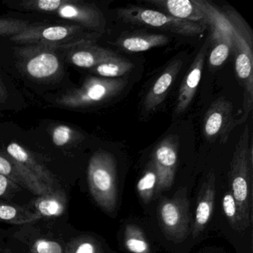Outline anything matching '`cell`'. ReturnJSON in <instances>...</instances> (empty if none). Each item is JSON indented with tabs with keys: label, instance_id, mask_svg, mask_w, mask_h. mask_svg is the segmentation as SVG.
<instances>
[{
	"label": "cell",
	"instance_id": "obj_10",
	"mask_svg": "<svg viewBox=\"0 0 253 253\" xmlns=\"http://www.w3.org/2000/svg\"><path fill=\"white\" fill-rule=\"evenodd\" d=\"M215 196V176L211 171L201 186L197 201L195 221L192 225V233L197 238L208 224L214 207Z\"/></svg>",
	"mask_w": 253,
	"mask_h": 253
},
{
	"label": "cell",
	"instance_id": "obj_13",
	"mask_svg": "<svg viewBox=\"0 0 253 253\" xmlns=\"http://www.w3.org/2000/svg\"><path fill=\"white\" fill-rule=\"evenodd\" d=\"M147 2L174 18L206 23L204 14L194 0H149Z\"/></svg>",
	"mask_w": 253,
	"mask_h": 253
},
{
	"label": "cell",
	"instance_id": "obj_3",
	"mask_svg": "<svg viewBox=\"0 0 253 253\" xmlns=\"http://www.w3.org/2000/svg\"><path fill=\"white\" fill-rule=\"evenodd\" d=\"M118 16L127 23L150 26L186 36L201 35L205 31L204 23H193L174 18L165 13L137 6L118 10Z\"/></svg>",
	"mask_w": 253,
	"mask_h": 253
},
{
	"label": "cell",
	"instance_id": "obj_16",
	"mask_svg": "<svg viewBox=\"0 0 253 253\" xmlns=\"http://www.w3.org/2000/svg\"><path fill=\"white\" fill-rule=\"evenodd\" d=\"M158 186V175L152 161H149L137 182V189L139 196L144 204H149L156 195Z\"/></svg>",
	"mask_w": 253,
	"mask_h": 253
},
{
	"label": "cell",
	"instance_id": "obj_19",
	"mask_svg": "<svg viewBox=\"0 0 253 253\" xmlns=\"http://www.w3.org/2000/svg\"><path fill=\"white\" fill-rule=\"evenodd\" d=\"M124 243L128 251L132 253H150V246L141 229L134 224L127 225Z\"/></svg>",
	"mask_w": 253,
	"mask_h": 253
},
{
	"label": "cell",
	"instance_id": "obj_1",
	"mask_svg": "<svg viewBox=\"0 0 253 253\" xmlns=\"http://www.w3.org/2000/svg\"><path fill=\"white\" fill-rule=\"evenodd\" d=\"M253 169V146H250V128L247 125L235 148L229 172L230 192L247 228L252 223Z\"/></svg>",
	"mask_w": 253,
	"mask_h": 253
},
{
	"label": "cell",
	"instance_id": "obj_12",
	"mask_svg": "<svg viewBox=\"0 0 253 253\" xmlns=\"http://www.w3.org/2000/svg\"><path fill=\"white\" fill-rule=\"evenodd\" d=\"M181 60H174L160 75L145 97L143 108L146 112L155 110L164 102L182 67Z\"/></svg>",
	"mask_w": 253,
	"mask_h": 253
},
{
	"label": "cell",
	"instance_id": "obj_8",
	"mask_svg": "<svg viewBox=\"0 0 253 253\" xmlns=\"http://www.w3.org/2000/svg\"><path fill=\"white\" fill-rule=\"evenodd\" d=\"M232 106L225 98L216 100L207 111L204 122V133L209 140L220 137L221 141L227 137L232 121Z\"/></svg>",
	"mask_w": 253,
	"mask_h": 253
},
{
	"label": "cell",
	"instance_id": "obj_27",
	"mask_svg": "<svg viewBox=\"0 0 253 253\" xmlns=\"http://www.w3.org/2000/svg\"><path fill=\"white\" fill-rule=\"evenodd\" d=\"M38 7L43 11H54L61 5L60 0H41L38 2Z\"/></svg>",
	"mask_w": 253,
	"mask_h": 253
},
{
	"label": "cell",
	"instance_id": "obj_7",
	"mask_svg": "<svg viewBox=\"0 0 253 253\" xmlns=\"http://www.w3.org/2000/svg\"><path fill=\"white\" fill-rule=\"evenodd\" d=\"M178 138L170 135L164 138L155 147L151 161L158 175L156 196L171 187L175 176L178 158Z\"/></svg>",
	"mask_w": 253,
	"mask_h": 253
},
{
	"label": "cell",
	"instance_id": "obj_18",
	"mask_svg": "<svg viewBox=\"0 0 253 253\" xmlns=\"http://www.w3.org/2000/svg\"><path fill=\"white\" fill-rule=\"evenodd\" d=\"M134 67V65L126 59L118 57L111 59L98 65L96 67V72L105 78H121L128 73Z\"/></svg>",
	"mask_w": 253,
	"mask_h": 253
},
{
	"label": "cell",
	"instance_id": "obj_5",
	"mask_svg": "<svg viewBox=\"0 0 253 253\" xmlns=\"http://www.w3.org/2000/svg\"><path fill=\"white\" fill-rule=\"evenodd\" d=\"M189 205L186 188L179 189L172 198H164L160 203L158 209L160 224L171 239L183 241L189 235Z\"/></svg>",
	"mask_w": 253,
	"mask_h": 253
},
{
	"label": "cell",
	"instance_id": "obj_2",
	"mask_svg": "<svg viewBox=\"0 0 253 253\" xmlns=\"http://www.w3.org/2000/svg\"><path fill=\"white\" fill-rule=\"evenodd\" d=\"M88 183L94 200L108 212H113L118 202L116 163L108 152L93 157L88 168Z\"/></svg>",
	"mask_w": 253,
	"mask_h": 253
},
{
	"label": "cell",
	"instance_id": "obj_6",
	"mask_svg": "<svg viewBox=\"0 0 253 253\" xmlns=\"http://www.w3.org/2000/svg\"><path fill=\"white\" fill-rule=\"evenodd\" d=\"M229 20L232 24V49H235V70L245 89V109L248 112L251 109L253 99V51L233 19Z\"/></svg>",
	"mask_w": 253,
	"mask_h": 253
},
{
	"label": "cell",
	"instance_id": "obj_14",
	"mask_svg": "<svg viewBox=\"0 0 253 253\" xmlns=\"http://www.w3.org/2000/svg\"><path fill=\"white\" fill-rule=\"evenodd\" d=\"M168 42L169 38L164 35H140L123 38L118 44L126 51L141 52L165 45Z\"/></svg>",
	"mask_w": 253,
	"mask_h": 253
},
{
	"label": "cell",
	"instance_id": "obj_24",
	"mask_svg": "<svg viewBox=\"0 0 253 253\" xmlns=\"http://www.w3.org/2000/svg\"><path fill=\"white\" fill-rule=\"evenodd\" d=\"M7 151L8 154L18 162L25 164L29 159L27 152L17 143H11L7 148Z\"/></svg>",
	"mask_w": 253,
	"mask_h": 253
},
{
	"label": "cell",
	"instance_id": "obj_15",
	"mask_svg": "<svg viewBox=\"0 0 253 253\" xmlns=\"http://www.w3.org/2000/svg\"><path fill=\"white\" fill-rule=\"evenodd\" d=\"M58 68L57 57L49 53H43L34 57L27 65L29 75L37 78L51 76L57 72Z\"/></svg>",
	"mask_w": 253,
	"mask_h": 253
},
{
	"label": "cell",
	"instance_id": "obj_28",
	"mask_svg": "<svg viewBox=\"0 0 253 253\" xmlns=\"http://www.w3.org/2000/svg\"><path fill=\"white\" fill-rule=\"evenodd\" d=\"M75 253H97V247L91 241H84L80 244Z\"/></svg>",
	"mask_w": 253,
	"mask_h": 253
},
{
	"label": "cell",
	"instance_id": "obj_11",
	"mask_svg": "<svg viewBox=\"0 0 253 253\" xmlns=\"http://www.w3.org/2000/svg\"><path fill=\"white\" fill-rule=\"evenodd\" d=\"M125 79H93L79 96L81 104L99 103L118 95L126 85Z\"/></svg>",
	"mask_w": 253,
	"mask_h": 253
},
{
	"label": "cell",
	"instance_id": "obj_30",
	"mask_svg": "<svg viewBox=\"0 0 253 253\" xmlns=\"http://www.w3.org/2000/svg\"><path fill=\"white\" fill-rule=\"evenodd\" d=\"M8 184V180L5 176L0 174V196L5 193Z\"/></svg>",
	"mask_w": 253,
	"mask_h": 253
},
{
	"label": "cell",
	"instance_id": "obj_29",
	"mask_svg": "<svg viewBox=\"0 0 253 253\" xmlns=\"http://www.w3.org/2000/svg\"><path fill=\"white\" fill-rule=\"evenodd\" d=\"M12 173V167L5 158L0 157V174L11 176Z\"/></svg>",
	"mask_w": 253,
	"mask_h": 253
},
{
	"label": "cell",
	"instance_id": "obj_23",
	"mask_svg": "<svg viewBox=\"0 0 253 253\" xmlns=\"http://www.w3.org/2000/svg\"><path fill=\"white\" fill-rule=\"evenodd\" d=\"M68 29L62 26H54L45 29L42 36L48 41H60L64 39L68 35Z\"/></svg>",
	"mask_w": 253,
	"mask_h": 253
},
{
	"label": "cell",
	"instance_id": "obj_17",
	"mask_svg": "<svg viewBox=\"0 0 253 253\" xmlns=\"http://www.w3.org/2000/svg\"><path fill=\"white\" fill-rule=\"evenodd\" d=\"M118 57L116 53L103 48L81 51L72 56V63L77 66L82 68H91L98 66L111 59Z\"/></svg>",
	"mask_w": 253,
	"mask_h": 253
},
{
	"label": "cell",
	"instance_id": "obj_25",
	"mask_svg": "<svg viewBox=\"0 0 253 253\" xmlns=\"http://www.w3.org/2000/svg\"><path fill=\"white\" fill-rule=\"evenodd\" d=\"M36 250L38 253H62L61 246L54 241H39L37 243Z\"/></svg>",
	"mask_w": 253,
	"mask_h": 253
},
{
	"label": "cell",
	"instance_id": "obj_20",
	"mask_svg": "<svg viewBox=\"0 0 253 253\" xmlns=\"http://www.w3.org/2000/svg\"><path fill=\"white\" fill-rule=\"evenodd\" d=\"M222 207L225 215L227 217L229 223L233 229L240 232L247 229V225L240 213L236 201L232 192H228L225 194L222 200Z\"/></svg>",
	"mask_w": 253,
	"mask_h": 253
},
{
	"label": "cell",
	"instance_id": "obj_22",
	"mask_svg": "<svg viewBox=\"0 0 253 253\" xmlns=\"http://www.w3.org/2000/svg\"><path fill=\"white\" fill-rule=\"evenodd\" d=\"M72 129L66 126L57 127L53 133V141L54 144L62 146L66 144L72 136Z\"/></svg>",
	"mask_w": 253,
	"mask_h": 253
},
{
	"label": "cell",
	"instance_id": "obj_4",
	"mask_svg": "<svg viewBox=\"0 0 253 253\" xmlns=\"http://www.w3.org/2000/svg\"><path fill=\"white\" fill-rule=\"evenodd\" d=\"M201 10L206 23L211 26L212 51L210 55V66L218 67L221 66L232 49V24L227 15L218 11L215 7L204 0H194Z\"/></svg>",
	"mask_w": 253,
	"mask_h": 253
},
{
	"label": "cell",
	"instance_id": "obj_9",
	"mask_svg": "<svg viewBox=\"0 0 253 253\" xmlns=\"http://www.w3.org/2000/svg\"><path fill=\"white\" fill-rule=\"evenodd\" d=\"M207 46H208V42H206L195 57L189 72L182 83L180 91H179L175 111H174V116H177L183 113L189 107L191 102L195 97L201 79L203 68H204V61H205L207 53Z\"/></svg>",
	"mask_w": 253,
	"mask_h": 253
},
{
	"label": "cell",
	"instance_id": "obj_26",
	"mask_svg": "<svg viewBox=\"0 0 253 253\" xmlns=\"http://www.w3.org/2000/svg\"><path fill=\"white\" fill-rule=\"evenodd\" d=\"M17 211L14 207L11 206H0V219L9 220L14 218L17 215Z\"/></svg>",
	"mask_w": 253,
	"mask_h": 253
},
{
	"label": "cell",
	"instance_id": "obj_21",
	"mask_svg": "<svg viewBox=\"0 0 253 253\" xmlns=\"http://www.w3.org/2000/svg\"><path fill=\"white\" fill-rule=\"evenodd\" d=\"M38 210L45 216H58L63 211V207L57 200L45 199L38 204Z\"/></svg>",
	"mask_w": 253,
	"mask_h": 253
}]
</instances>
